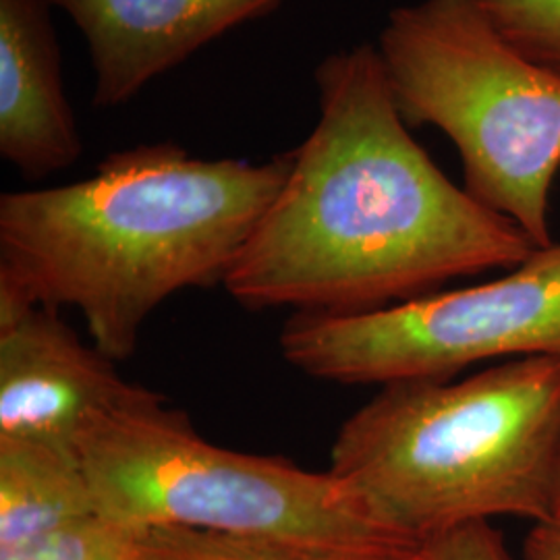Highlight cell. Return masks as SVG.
<instances>
[{
	"label": "cell",
	"mask_w": 560,
	"mask_h": 560,
	"mask_svg": "<svg viewBox=\"0 0 560 560\" xmlns=\"http://www.w3.org/2000/svg\"><path fill=\"white\" fill-rule=\"evenodd\" d=\"M525 57L560 75V0H474Z\"/></svg>",
	"instance_id": "13"
},
{
	"label": "cell",
	"mask_w": 560,
	"mask_h": 560,
	"mask_svg": "<svg viewBox=\"0 0 560 560\" xmlns=\"http://www.w3.org/2000/svg\"><path fill=\"white\" fill-rule=\"evenodd\" d=\"M400 560H430V555H428V546H423V548H420L418 552H413V555H409V557H405V559Z\"/></svg>",
	"instance_id": "17"
},
{
	"label": "cell",
	"mask_w": 560,
	"mask_h": 560,
	"mask_svg": "<svg viewBox=\"0 0 560 560\" xmlns=\"http://www.w3.org/2000/svg\"><path fill=\"white\" fill-rule=\"evenodd\" d=\"M141 532L94 513L0 550V560H140Z\"/></svg>",
	"instance_id": "11"
},
{
	"label": "cell",
	"mask_w": 560,
	"mask_h": 560,
	"mask_svg": "<svg viewBox=\"0 0 560 560\" xmlns=\"http://www.w3.org/2000/svg\"><path fill=\"white\" fill-rule=\"evenodd\" d=\"M405 557L347 559L268 541L245 540L180 527L143 529L140 538V560H400Z\"/></svg>",
	"instance_id": "12"
},
{
	"label": "cell",
	"mask_w": 560,
	"mask_h": 560,
	"mask_svg": "<svg viewBox=\"0 0 560 560\" xmlns=\"http://www.w3.org/2000/svg\"><path fill=\"white\" fill-rule=\"evenodd\" d=\"M266 162L119 150L88 179L0 196V301L73 307L94 347L129 360L175 293L224 284L289 175Z\"/></svg>",
	"instance_id": "2"
},
{
	"label": "cell",
	"mask_w": 560,
	"mask_h": 560,
	"mask_svg": "<svg viewBox=\"0 0 560 560\" xmlns=\"http://www.w3.org/2000/svg\"><path fill=\"white\" fill-rule=\"evenodd\" d=\"M148 388L85 345L57 307L0 301V439L78 453L85 425Z\"/></svg>",
	"instance_id": "7"
},
{
	"label": "cell",
	"mask_w": 560,
	"mask_h": 560,
	"mask_svg": "<svg viewBox=\"0 0 560 560\" xmlns=\"http://www.w3.org/2000/svg\"><path fill=\"white\" fill-rule=\"evenodd\" d=\"M50 0H0V156L30 179L80 161Z\"/></svg>",
	"instance_id": "9"
},
{
	"label": "cell",
	"mask_w": 560,
	"mask_h": 560,
	"mask_svg": "<svg viewBox=\"0 0 560 560\" xmlns=\"http://www.w3.org/2000/svg\"><path fill=\"white\" fill-rule=\"evenodd\" d=\"M78 455L96 511L136 529H200L347 559L425 546L382 525L332 471L212 444L152 390L90 421Z\"/></svg>",
	"instance_id": "4"
},
{
	"label": "cell",
	"mask_w": 560,
	"mask_h": 560,
	"mask_svg": "<svg viewBox=\"0 0 560 560\" xmlns=\"http://www.w3.org/2000/svg\"><path fill=\"white\" fill-rule=\"evenodd\" d=\"M295 370L342 386L451 381L497 358H560V245L506 277L365 314H295L280 330Z\"/></svg>",
	"instance_id": "6"
},
{
	"label": "cell",
	"mask_w": 560,
	"mask_h": 560,
	"mask_svg": "<svg viewBox=\"0 0 560 560\" xmlns=\"http://www.w3.org/2000/svg\"><path fill=\"white\" fill-rule=\"evenodd\" d=\"M316 83L318 122L222 284L243 307L365 314L540 249L413 140L378 48L330 55Z\"/></svg>",
	"instance_id": "1"
},
{
	"label": "cell",
	"mask_w": 560,
	"mask_h": 560,
	"mask_svg": "<svg viewBox=\"0 0 560 560\" xmlns=\"http://www.w3.org/2000/svg\"><path fill=\"white\" fill-rule=\"evenodd\" d=\"M382 67L407 125L459 150L465 189L552 245L548 194L560 168V75L525 57L474 0H421L390 13Z\"/></svg>",
	"instance_id": "5"
},
{
	"label": "cell",
	"mask_w": 560,
	"mask_h": 560,
	"mask_svg": "<svg viewBox=\"0 0 560 560\" xmlns=\"http://www.w3.org/2000/svg\"><path fill=\"white\" fill-rule=\"evenodd\" d=\"M560 358L469 378L382 386L340 425L330 469L402 538L428 544L474 521L555 517Z\"/></svg>",
	"instance_id": "3"
},
{
	"label": "cell",
	"mask_w": 560,
	"mask_h": 560,
	"mask_svg": "<svg viewBox=\"0 0 560 560\" xmlns=\"http://www.w3.org/2000/svg\"><path fill=\"white\" fill-rule=\"evenodd\" d=\"M430 560H509L501 532L490 521H474L428 541Z\"/></svg>",
	"instance_id": "14"
},
{
	"label": "cell",
	"mask_w": 560,
	"mask_h": 560,
	"mask_svg": "<svg viewBox=\"0 0 560 560\" xmlns=\"http://www.w3.org/2000/svg\"><path fill=\"white\" fill-rule=\"evenodd\" d=\"M555 517H560V460L559 474H557V490H555Z\"/></svg>",
	"instance_id": "16"
},
{
	"label": "cell",
	"mask_w": 560,
	"mask_h": 560,
	"mask_svg": "<svg viewBox=\"0 0 560 560\" xmlns=\"http://www.w3.org/2000/svg\"><path fill=\"white\" fill-rule=\"evenodd\" d=\"M94 513L98 511L75 451L0 439V550Z\"/></svg>",
	"instance_id": "10"
},
{
	"label": "cell",
	"mask_w": 560,
	"mask_h": 560,
	"mask_svg": "<svg viewBox=\"0 0 560 560\" xmlns=\"http://www.w3.org/2000/svg\"><path fill=\"white\" fill-rule=\"evenodd\" d=\"M523 560H560V517L532 527L523 541Z\"/></svg>",
	"instance_id": "15"
},
{
	"label": "cell",
	"mask_w": 560,
	"mask_h": 560,
	"mask_svg": "<svg viewBox=\"0 0 560 560\" xmlns=\"http://www.w3.org/2000/svg\"><path fill=\"white\" fill-rule=\"evenodd\" d=\"M78 25L94 65L98 106H119L201 46L282 0H50Z\"/></svg>",
	"instance_id": "8"
}]
</instances>
